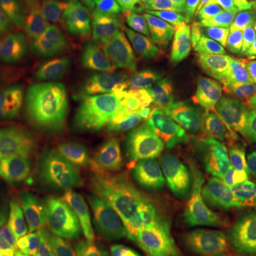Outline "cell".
Returning a JSON list of instances; mask_svg holds the SVG:
<instances>
[{
    "mask_svg": "<svg viewBox=\"0 0 256 256\" xmlns=\"http://www.w3.org/2000/svg\"><path fill=\"white\" fill-rule=\"evenodd\" d=\"M136 220V190L126 166L78 165L54 178L50 224L72 256H127Z\"/></svg>",
    "mask_w": 256,
    "mask_h": 256,
    "instance_id": "obj_1",
    "label": "cell"
},
{
    "mask_svg": "<svg viewBox=\"0 0 256 256\" xmlns=\"http://www.w3.org/2000/svg\"><path fill=\"white\" fill-rule=\"evenodd\" d=\"M162 200L146 235L148 256H205L240 206L226 186L175 192Z\"/></svg>",
    "mask_w": 256,
    "mask_h": 256,
    "instance_id": "obj_2",
    "label": "cell"
},
{
    "mask_svg": "<svg viewBox=\"0 0 256 256\" xmlns=\"http://www.w3.org/2000/svg\"><path fill=\"white\" fill-rule=\"evenodd\" d=\"M134 76L110 50L100 48L87 67L62 78L60 96L66 107L80 117H96L121 108L137 97Z\"/></svg>",
    "mask_w": 256,
    "mask_h": 256,
    "instance_id": "obj_3",
    "label": "cell"
},
{
    "mask_svg": "<svg viewBox=\"0 0 256 256\" xmlns=\"http://www.w3.org/2000/svg\"><path fill=\"white\" fill-rule=\"evenodd\" d=\"M130 56L146 73L170 76L182 60L180 22L158 0H137L121 38Z\"/></svg>",
    "mask_w": 256,
    "mask_h": 256,
    "instance_id": "obj_4",
    "label": "cell"
},
{
    "mask_svg": "<svg viewBox=\"0 0 256 256\" xmlns=\"http://www.w3.org/2000/svg\"><path fill=\"white\" fill-rule=\"evenodd\" d=\"M255 158V151L244 146H190L170 162L154 195L165 198L175 192L225 186L230 176Z\"/></svg>",
    "mask_w": 256,
    "mask_h": 256,
    "instance_id": "obj_5",
    "label": "cell"
},
{
    "mask_svg": "<svg viewBox=\"0 0 256 256\" xmlns=\"http://www.w3.org/2000/svg\"><path fill=\"white\" fill-rule=\"evenodd\" d=\"M182 46L185 77L205 90L248 58L246 37L236 28H214L185 22Z\"/></svg>",
    "mask_w": 256,
    "mask_h": 256,
    "instance_id": "obj_6",
    "label": "cell"
},
{
    "mask_svg": "<svg viewBox=\"0 0 256 256\" xmlns=\"http://www.w3.org/2000/svg\"><path fill=\"white\" fill-rule=\"evenodd\" d=\"M56 104L54 78L46 64L18 66L0 77V126L24 130L42 124Z\"/></svg>",
    "mask_w": 256,
    "mask_h": 256,
    "instance_id": "obj_7",
    "label": "cell"
},
{
    "mask_svg": "<svg viewBox=\"0 0 256 256\" xmlns=\"http://www.w3.org/2000/svg\"><path fill=\"white\" fill-rule=\"evenodd\" d=\"M47 196L43 171L28 168L0 181V242L32 236L42 220Z\"/></svg>",
    "mask_w": 256,
    "mask_h": 256,
    "instance_id": "obj_8",
    "label": "cell"
},
{
    "mask_svg": "<svg viewBox=\"0 0 256 256\" xmlns=\"http://www.w3.org/2000/svg\"><path fill=\"white\" fill-rule=\"evenodd\" d=\"M162 126L171 137L202 144L226 146L232 137L196 90L186 84H175L166 92Z\"/></svg>",
    "mask_w": 256,
    "mask_h": 256,
    "instance_id": "obj_9",
    "label": "cell"
},
{
    "mask_svg": "<svg viewBox=\"0 0 256 256\" xmlns=\"http://www.w3.org/2000/svg\"><path fill=\"white\" fill-rule=\"evenodd\" d=\"M205 102L230 136L256 140V80L246 64L206 88Z\"/></svg>",
    "mask_w": 256,
    "mask_h": 256,
    "instance_id": "obj_10",
    "label": "cell"
},
{
    "mask_svg": "<svg viewBox=\"0 0 256 256\" xmlns=\"http://www.w3.org/2000/svg\"><path fill=\"white\" fill-rule=\"evenodd\" d=\"M141 131V118L134 114L96 121L77 132L68 146V156L78 162L110 161L126 156Z\"/></svg>",
    "mask_w": 256,
    "mask_h": 256,
    "instance_id": "obj_11",
    "label": "cell"
},
{
    "mask_svg": "<svg viewBox=\"0 0 256 256\" xmlns=\"http://www.w3.org/2000/svg\"><path fill=\"white\" fill-rule=\"evenodd\" d=\"M56 13L58 22L53 28L47 53L56 72L63 78H70L82 72L100 48L86 33L82 13L73 0Z\"/></svg>",
    "mask_w": 256,
    "mask_h": 256,
    "instance_id": "obj_12",
    "label": "cell"
},
{
    "mask_svg": "<svg viewBox=\"0 0 256 256\" xmlns=\"http://www.w3.org/2000/svg\"><path fill=\"white\" fill-rule=\"evenodd\" d=\"M48 0H0V14L14 30L28 50L43 56L50 46L53 18Z\"/></svg>",
    "mask_w": 256,
    "mask_h": 256,
    "instance_id": "obj_13",
    "label": "cell"
},
{
    "mask_svg": "<svg viewBox=\"0 0 256 256\" xmlns=\"http://www.w3.org/2000/svg\"><path fill=\"white\" fill-rule=\"evenodd\" d=\"M134 4L118 0H92L82 10V26L92 42L111 46L122 38Z\"/></svg>",
    "mask_w": 256,
    "mask_h": 256,
    "instance_id": "obj_14",
    "label": "cell"
},
{
    "mask_svg": "<svg viewBox=\"0 0 256 256\" xmlns=\"http://www.w3.org/2000/svg\"><path fill=\"white\" fill-rule=\"evenodd\" d=\"M162 4L181 24L192 22L205 28H236L244 22L230 0H162Z\"/></svg>",
    "mask_w": 256,
    "mask_h": 256,
    "instance_id": "obj_15",
    "label": "cell"
},
{
    "mask_svg": "<svg viewBox=\"0 0 256 256\" xmlns=\"http://www.w3.org/2000/svg\"><path fill=\"white\" fill-rule=\"evenodd\" d=\"M28 57V47L0 14V77L18 67Z\"/></svg>",
    "mask_w": 256,
    "mask_h": 256,
    "instance_id": "obj_16",
    "label": "cell"
},
{
    "mask_svg": "<svg viewBox=\"0 0 256 256\" xmlns=\"http://www.w3.org/2000/svg\"><path fill=\"white\" fill-rule=\"evenodd\" d=\"M30 146L22 140L0 134V181L28 161Z\"/></svg>",
    "mask_w": 256,
    "mask_h": 256,
    "instance_id": "obj_17",
    "label": "cell"
},
{
    "mask_svg": "<svg viewBox=\"0 0 256 256\" xmlns=\"http://www.w3.org/2000/svg\"><path fill=\"white\" fill-rule=\"evenodd\" d=\"M246 26L256 24V0H230Z\"/></svg>",
    "mask_w": 256,
    "mask_h": 256,
    "instance_id": "obj_18",
    "label": "cell"
},
{
    "mask_svg": "<svg viewBox=\"0 0 256 256\" xmlns=\"http://www.w3.org/2000/svg\"><path fill=\"white\" fill-rule=\"evenodd\" d=\"M214 256H256V236L249 239L248 242L239 245L235 249H230L224 254H216Z\"/></svg>",
    "mask_w": 256,
    "mask_h": 256,
    "instance_id": "obj_19",
    "label": "cell"
},
{
    "mask_svg": "<svg viewBox=\"0 0 256 256\" xmlns=\"http://www.w3.org/2000/svg\"><path fill=\"white\" fill-rule=\"evenodd\" d=\"M50 2V6H52V9L57 12L58 9H62L66 3H68L70 0H48Z\"/></svg>",
    "mask_w": 256,
    "mask_h": 256,
    "instance_id": "obj_20",
    "label": "cell"
},
{
    "mask_svg": "<svg viewBox=\"0 0 256 256\" xmlns=\"http://www.w3.org/2000/svg\"><path fill=\"white\" fill-rule=\"evenodd\" d=\"M248 33L252 37V44L256 48V24H250V26H246Z\"/></svg>",
    "mask_w": 256,
    "mask_h": 256,
    "instance_id": "obj_21",
    "label": "cell"
},
{
    "mask_svg": "<svg viewBox=\"0 0 256 256\" xmlns=\"http://www.w3.org/2000/svg\"><path fill=\"white\" fill-rule=\"evenodd\" d=\"M246 62L249 63L250 68L254 70V73H255V76H256V56L252 54V53H249V54H248Z\"/></svg>",
    "mask_w": 256,
    "mask_h": 256,
    "instance_id": "obj_22",
    "label": "cell"
},
{
    "mask_svg": "<svg viewBox=\"0 0 256 256\" xmlns=\"http://www.w3.org/2000/svg\"><path fill=\"white\" fill-rule=\"evenodd\" d=\"M8 256H46L43 254H38V252H20V254H13V255Z\"/></svg>",
    "mask_w": 256,
    "mask_h": 256,
    "instance_id": "obj_23",
    "label": "cell"
},
{
    "mask_svg": "<svg viewBox=\"0 0 256 256\" xmlns=\"http://www.w3.org/2000/svg\"><path fill=\"white\" fill-rule=\"evenodd\" d=\"M254 165H255V170H256V158H255V161H254Z\"/></svg>",
    "mask_w": 256,
    "mask_h": 256,
    "instance_id": "obj_24",
    "label": "cell"
}]
</instances>
